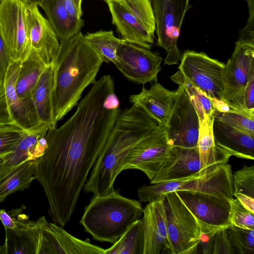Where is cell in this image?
<instances>
[{
    "label": "cell",
    "mask_w": 254,
    "mask_h": 254,
    "mask_svg": "<svg viewBox=\"0 0 254 254\" xmlns=\"http://www.w3.org/2000/svg\"><path fill=\"white\" fill-rule=\"evenodd\" d=\"M11 62L7 48L0 34V85L2 84L6 70Z\"/></svg>",
    "instance_id": "cell-42"
},
{
    "label": "cell",
    "mask_w": 254,
    "mask_h": 254,
    "mask_svg": "<svg viewBox=\"0 0 254 254\" xmlns=\"http://www.w3.org/2000/svg\"><path fill=\"white\" fill-rule=\"evenodd\" d=\"M25 23L31 48L47 65L56 56L60 42L50 24L38 6L25 3Z\"/></svg>",
    "instance_id": "cell-17"
},
{
    "label": "cell",
    "mask_w": 254,
    "mask_h": 254,
    "mask_svg": "<svg viewBox=\"0 0 254 254\" xmlns=\"http://www.w3.org/2000/svg\"><path fill=\"white\" fill-rule=\"evenodd\" d=\"M167 230L172 254H198L200 228L176 191L163 195Z\"/></svg>",
    "instance_id": "cell-6"
},
{
    "label": "cell",
    "mask_w": 254,
    "mask_h": 254,
    "mask_svg": "<svg viewBox=\"0 0 254 254\" xmlns=\"http://www.w3.org/2000/svg\"><path fill=\"white\" fill-rule=\"evenodd\" d=\"M53 68L51 63L42 72L31 97L40 122L56 127L53 107Z\"/></svg>",
    "instance_id": "cell-27"
},
{
    "label": "cell",
    "mask_w": 254,
    "mask_h": 254,
    "mask_svg": "<svg viewBox=\"0 0 254 254\" xmlns=\"http://www.w3.org/2000/svg\"><path fill=\"white\" fill-rule=\"evenodd\" d=\"M212 130L216 144L231 156L254 159V134L233 127L214 117Z\"/></svg>",
    "instance_id": "cell-23"
},
{
    "label": "cell",
    "mask_w": 254,
    "mask_h": 254,
    "mask_svg": "<svg viewBox=\"0 0 254 254\" xmlns=\"http://www.w3.org/2000/svg\"><path fill=\"white\" fill-rule=\"evenodd\" d=\"M4 126H5V125L0 123V128H1L2 127H4Z\"/></svg>",
    "instance_id": "cell-48"
},
{
    "label": "cell",
    "mask_w": 254,
    "mask_h": 254,
    "mask_svg": "<svg viewBox=\"0 0 254 254\" xmlns=\"http://www.w3.org/2000/svg\"><path fill=\"white\" fill-rule=\"evenodd\" d=\"M40 7L45 11L60 42L81 32L84 21L70 15L63 0H44Z\"/></svg>",
    "instance_id": "cell-26"
},
{
    "label": "cell",
    "mask_w": 254,
    "mask_h": 254,
    "mask_svg": "<svg viewBox=\"0 0 254 254\" xmlns=\"http://www.w3.org/2000/svg\"><path fill=\"white\" fill-rule=\"evenodd\" d=\"M246 209L254 213V198L241 194L233 195Z\"/></svg>",
    "instance_id": "cell-45"
},
{
    "label": "cell",
    "mask_w": 254,
    "mask_h": 254,
    "mask_svg": "<svg viewBox=\"0 0 254 254\" xmlns=\"http://www.w3.org/2000/svg\"><path fill=\"white\" fill-rule=\"evenodd\" d=\"M37 236L36 254H105V249L93 245L89 239L72 236L45 216L35 222Z\"/></svg>",
    "instance_id": "cell-10"
},
{
    "label": "cell",
    "mask_w": 254,
    "mask_h": 254,
    "mask_svg": "<svg viewBox=\"0 0 254 254\" xmlns=\"http://www.w3.org/2000/svg\"><path fill=\"white\" fill-rule=\"evenodd\" d=\"M47 65L32 49L28 57L21 62L15 90L22 98L31 97L33 90Z\"/></svg>",
    "instance_id": "cell-28"
},
{
    "label": "cell",
    "mask_w": 254,
    "mask_h": 254,
    "mask_svg": "<svg viewBox=\"0 0 254 254\" xmlns=\"http://www.w3.org/2000/svg\"><path fill=\"white\" fill-rule=\"evenodd\" d=\"M254 75V44L237 41L224 70V99L229 102Z\"/></svg>",
    "instance_id": "cell-16"
},
{
    "label": "cell",
    "mask_w": 254,
    "mask_h": 254,
    "mask_svg": "<svg viewBox=\"0 0 254 254\" xmlns=\"http://www.w3.org/2000/svg\"><path fill=\"white\" fill-rule=\"evenodd\" d=\"M229 222L237 227L254 229V213L246 209L237 198L229 200Z\"/></svg>",
    "instance_id": "cell-37"
},
{
    "label": "cell",
    "mask_w": 254,
    "mask_h": 254,
    "mask_svg": "<svg viewBox=\"0 0 254 254\" xmlns=\"http://www.w3.org/2000/svg\"><path fill=\"white\" fill-rule=\"evenodd\" d=\"M150 50L123 42L118 46L114 64L127 79L134 83L144 85L157 82L163 59Z\"/></svg>",
    "instance_id": "cell-12"
},
{
    "label": "cell",
    "mask_w": 254,
    "mask_h": 254,
    "mask_svg": "<svg viewBox=\"0 0 254 254\" xmlns=\"http://www.w3.org/2000/svg\"><path fill=\"white\" fill-rule=\"evenodd\" d=\"M177 90L171 91L154 82L149 88L129 96L132 104L141 108L159 125L165 127L172 111Z\"/></svg>",
    "instance_id": "cell-21"
},
{
    "label": "cell",
    "mask_w": 254,
    "mask_h": 254,
    "mask_svg": "<svg viewBox=\"0 0 254 254\" xmlns=\"http://www.w3.org/2000/svg\"><path fill=\"white\" fill-rule=\"evenodd\" d=\"M171 148L164 127L159 125L133 148L125 159L122 170H139L151 181L166 161Z\"/></svg>",
    "instance_id": "cell-14"
},
{
    "label": "cell",
    "mask_w": 254,
    "mask_h": 254,
    "mask_svg": "<svg viewBox=\"0 0 254 254\" xmlns=\"http://www.w3.org/2000/svg\"><path fill=\"white\" fill-rule=\"evenodd\" d=\"M213 118L206 117L200 124L197 145L200 162L199 176L209 173L221 164L227 163L231 156L215 142L212 130Z\"/></svg>",
    "instance_id": "cell-24"
},
{
    "label": "cell",
    "mask_w": 254,
    "mask_h": 254,
    "mask_svg": "<svg viewBox=\"0 0 254 254\" xmlns=\"http://www.w3.org/2000/svg\"><path fill=\"white\" fill-rule=\"evenodd\" d=\"M25 133L18 127L8 125L0 128V156L10 153L17 145Z\"/></svg>",
    "instance_id": "cell-38"
},
{
    "label": "cell",
    "mask_w": 254,
    "mask_h": 254,
    "mask_svg": "<svg viewBox=\"0 0 254 254\" xmlns=\"http://www.w3.org/2000/svg\"><path fill=\"white\" fill-rule=\"evenodd\" d=\"M179 66L182 74L212 100L214 107L223 101L225 64L203 52L187 50Z\"/></svg>",
    "instance_id": "cell-7"
},
{
    "label": "cell",
    "mask_w": 254,
    "mask_h": 254,
    "mask_svg": "<svg viewBox=\"0 0 254 254\" xmlns=\"http://www.w3.org/2000/svg\"><path fill=\"white\" fill-rule=\"evenodd\" d=\"M177 96L164 127L171 147H196L200 123L198 115L182 86L179 85Z\"/></svg>",
    "instance_id": "cell-11"
},
{
    "label": "cell",
    "mask_w": 254,
    "mask_h": 254,
    "mask_svg": "<svg viewBox=\"0 0 254 254\" xmlns=\"http://www.w3.org/2000/svg\"><path fill=\"white\" fill-rule=\"evenodd\" d=\"M103 0V1H105L106 2L107 1H108L109 0Z\"/></svg>",
    "instance_id": "cell-49"
},
{
    "label": "cell",
    "mask_w": 254,
    "mask_h": 254,
    "mask_svg": "<svg viewBox=\"0 0 254 254\" xmlns=\"http://www.w3.org/2000/svg\"><path fill=\"white\" fill-rule=\"evenodd\" d=\"M138 19L146 30L154 37L156 30L150 0H118Z\"/></svg>",
    "instance_id": "cell-34"
},
{
    "label": "cell",
    "mask_w": 254,
    "mask_h": 254,
    "mask_svg": "<svg viewBox=\"0 0 254 254\" xmlns=\"http://www.w3.org/2000/svg\"><path fill=\"white\" fill-rule=\"evenodd\" d=\"M36 160L27 161L0 179V202L10 194L28 188L35 179Z\"/></svg>",
    "instance_id": "cell-29"
},
{
    "label": "cell",
    "mask_w": 254,
    "mask_h": 254,
    "mask_svg": "<svg viewBox=\"0 0 254 254\" xmlns=\"http://www.w3.org/2000/svg\"><path fill=\"white\" fill-rule=\"evenodd\" d=\"M143 211L140 201L114 190L105 195H94L80 223L94 240L114 244L140 218Z\"/></svg>",
    "instance_id": "cell-4"
},
{
    "label": "cell",
    "mask_w": 254,
    "mask_h": 254,
    "mask_svg": "<svg viewBox=\"0 0 254 254\" xmlns=\"http://www.w3.org/2000/svg\"><path fill=\"white\" fill-rule=\"evenodd\" d=\"M159 126L136 105L121 112L84 185V191L94 195L114 191L115 181L129 153Z\"/></svg>",
    "instance_id": "cell-3"
},
{
    "label": "cell",
    "mask_w": 254,
    "mask_h": 254,
    "mask_svg": "<svg viewBox=\"0 0 254 254\" xmlns=\"http://www.w3.org/2000/svg\"><path fill=\"white\" fill-rule=\"evenodd\" d=\"M63 1L66 10L70 15L78 19L81 18L82 0H63Z\"/></svg>",
    "instance_id": "cell-43"
},
{
    "label": "cell",
    "mask_w": 254,
    "mask_h": 254,
    "mask_svg": "<svg viewBox=\"0 0 254 254\" xmlns=\"http://www.w3.org/2000/svg\"><path fill=\"white\" fill-rule=\"evenodd\" d=\"M200 162L197 147H171L168 158L151 184L198 176Z\"/></svg>",
    "instance_id": "cell-20"
},
{
    "label": "cell",
    "mask_w": 254,
    "mask_h": 254,
    "mask_svg": "<svg viewBox=\"0 0 254 254\" xmlns=\"http://www.w3.org/2000/svg\"><path fill=\"white\" fill-rule=\"evenodd\" d=\"M3 0H0V4H1V3L2 2Z\"/></svg>",
    "instance_id": "cell-50"
},
{
    "label": "cell",
    "mask_w": 254,
    "mask_h": 254,
    "mask_svg": "<svg viewBox=\"0 0 254 254\" xmlns=\"http://www.w3.org/2000/svg\"><path fill=\"white\" fill-rule=\"evenodd\" d=\"M227 231L236 254H254V229L230 225Z\"/></svg>",
    "instance_id": "cell-35"
},
{
    "label": "cell",
    "mask_w": 254,
    "mask_h": 254,
    "mask_svg": "<svg viewBox=\"0 0 254 254\" xmlns=\"http://www.w3.org/2000/svg\"><path fill=\"white\" fill-rule=\"evenodd\" d=\"M25 3L19 0H3L0 4V34L12 62L25 60L31 51L27 34Z\"/></svg>",
    "instance_id": "cell-13"
},
{
    "label": "cell",
    "mask_w": 254,
    "mask_h": 254,
    "mask_svg": "<svg viewBox=\"0 0 254 254\" xmlns=\"http://www.w3.org/2000/svg\"><path fill=\"white\" fill-rule=\"evenodd\" d=\"M84 37L103 62L115 64L117 48L120 43L124 42L123 39L116 37L112 30L87 33Z\"/></svg>",
    "instance_id": "cell-32"
},
{
    "label": "cell",
    "mask_w": 254,
    "mask_h": 254,
    "mask_svg": "<svg viewBox=\"0 0 254 254\" xmlns=\"http://www.w3.org/2000/svg\"><path fill=\"white\" fill-rule=\"evenodd\" d=\"M122 111L115 84L102 76L59 127H50L47 148L36 160L35 179L45 191L48 213L64 227L76 207L80 193Z\"/></svg>",
    "instance_id": "cell-1"
},
{
    "label": "cell",
    "mask_w": 254,
    "mask_h": 254,
    "mask_svg": "<svg viewBox=\"0 0 254 254\" xmlns=\"http://www.w3.org/2000/svg\"><path fill=\"white\" fill-rule=\"evenodd\" d=\"M232 174L230 165L224 163L202 176L143 186L138 189L137 194L142 202H150L167 192L179 190L205 193L229 200L233 198Z\"/></svg>",
    "instance_id": "cell-5"
},
{
    "label": "cell",
    "mask_w": 254,
    "mask_h": 254,
    "mask_svg": "<svg viewBox=\"0 0 254 254\" xmlns=\"http://www.w3.org/2000/svg\"><path fill=\"white\" fill-rule=\"evenodd\" d=\"M189 0H151L157 45L165 50L164 64H178L181 55L177 46L185 14L190 7Z\"/></svg>",
    "instance_id": "cell-8"
},
{
    "label": "cell",
    "mask_w": 254,
    "mask_h": 254,
    "mask_svg": "<svg viewBox=\"0 0 254 254\" xmlns=\"http://www.w3.org/2000/svg\"><path fill=\"white\" fill-rule=\"evenodd\" d=\"M227 103L237 109L254 114V75L251 77L240 92Z\"/></svg>",
    "instance_id": "cell-39"
},
{
    "label": "cell",
    "mask_w": 254,
    "mask_h": 254,
    "mask_svg": "<svg viewBox=\"0 0 254 254\" xmlns=\"http://www.w3.org/2000/svg\"><path fill=\"white\" fill-rule=\"evenodd\" d=\"M143 254H172L169 240L163 195L148 202L143 211Z\"/></svg>",
    "instance_id": "cell-18"
},
{
    "label": "cell",
    "mask_w": 254,
    "mask_h": 254,
    "mask_svg": "<svg viewBox=\"0 0 254 254\" xmlns=\"http://www.w3.org/2000/svg\"><path fill=\"white\" fill-rule=\"evenodd\" d=\"M21 62L9 64L0 85V123L15 125L26 130L41 122L31 97L22 98L16 92Z\"/></svg>",
    "instance_id": "cell-9"
},
{
    "label": "cell",
    "mask_w": 254,
    "mask_h": 254,
    "mask_svg": "<svg viewBox=\"0 0 254 254\" xmlns=\"http://www.w3.org/2000/svg\"><path fill=\"white\" fill-rule=\"evenodd\" d=\"M0 220L5 229H13L17 226L15 219L4 209H0Z\"/></svg>",
    "instance_id": "cell-44"
},
{
    "label": "cell",
    "mask_w": 254,
    "mask_h": 254,
    "mask_svg": "<svg viewBox=\"0 0 254 254\" xmlns=\"http://www.w3.org/2000/svg\"><path fill=\"white\" fill-rule=\"evenodd\" d=\"M233 195L239 193L254 198V166L245 165L232 174Z\"/></svg>",
    "instance_id": "cell-36"
},
{
    "label": "cell",
    "mask_w": 254,
    "mask_h": 254,
    "mask_svg": "<svg viewBox=\"0 0 254 254\" xmlns=\"http://www.w3.org/2000/svg\"><path fill=\"white\" fill-rule=\"evenodd\" d=\"M103 63L81 32L60 42L51 62L53 107L56 123L77 105L84 90L95 83Z\"/></svg>",
    "instance_id": "cell-2"
},
{
    "label": "cell",
    "mask_w": 254,
    "mask_h": 254,
    "mask_svg": "<svg viewBox=\"0 0 254 254\" xmlns=\"http://www.w3.org/2000/svg\"><path fill=\"white\" fill-rule=\"evenodd\" d=\"M5 156H0V172L1 171V168L2 167L3 163V157Z\"/></svg>",
    "instance_id": "cell-47"
},
{
    "label": "cell",
    "mask_w": 254,
    "mask_h": 254,
    "mask_svg": "<svg viewBox=\"0 0 254 254\" xmlns=\"http://www.w3.org/2000/svg\"><path fill=\"white\" fill-rule=\"evenodd\" d=\"M199 226L200 236L198 245V254H212L214 235L221 229L202 224H199Z\"/></svg>",
    "instance_id": "cell-40"
},
{
    "label": "cell",
    "mask_w": 254,
    "mask_h": 254,
    "mask_svg": "<svg viewBox=\"0 0 254 254\" xmlns=\"http://www.w3.org/2000/svg\"><path fill=\"white\" fill-rule=\"evenodd\" d=\"M143 221L142 218H139L127 228L112 247L105 249V254H143Z\"/></svg>",
    "instance_id": "cell-30"
},
{
    "label": "cell",
    "mask_w": 254,
    "mask_h": 254,
    "mask_svg": "<svg viewBox=\"0 0 254 254\" xmlns=\"http://www.w3.org/2000/svg\"><path fill=\"white\" fill-rule=\"evenodd\" d=\"M112 16V23L125 42L150 49L154 37L138 19L118 0L106 2Z\"/></svg>",
    "instance_id": "cell-22"
},
{
    "label": "cell",
    "mask_w": 254,
    "mask_h": 254,
    "mask_svg": "<svg viewBox=\"0 0 254 254\" xmlns=\"http://www.w3.org/2000/svg\"><path fill=\"white\" fill-rule=\"evenodd\" d=\"M26 4H33L41 6L44 0H19Z\"/></svg>",
    "instance_id": "cell-46"
},
{
    "label": "cell",
    "mask_w": 254,
    "mask_h": 254,
    "mask_svg": "<svg viewBox=\"0 0 254 254\" xmlns=\"http://www.w3.org/2000/svg\"><path fill=\"white\" fill-rule=\"evenodd\" d=\"M50 127L49 125L41 122L25 130L23 136L16 147L3 157L0 179L23 162L37 159L42 156L47 148L45 137Z\"/></svg>",
    "instance_id": "cell-19"
},
{
    "label": "cell",
    "mask_w": 254,
    "mask_h": 254,
    "mask_svg": "<svg viewBox=\"0 0 254 254\" xmlns=\"http://www.w3.org/2000/svg\"><path fill=\"white\" fill-rule=\"evenodd\" d=\"M15 219L17 226L5 229V241L0 246V254H36L37 236L35 222Z\"/></svg>",
    "instance_id": "cell-25"
},
{
    "label": "cell",
    "mask_w": 254,
    "mask_h": 254,
    "mask_svg": "<svg viewBox=\"0 0 254 254\" xmlns=\"http://www.w3.org/2000/svg\"><path fill=\"white\" fill-rule=\"evenodd\" d=\"M228 105V108L226 111L214 110L213 117L233 127L254 134V114L244 112Z\"/></svg>",
    "instance_id": "cell-33"
},
{
    "label": "cell",
    "mask_w": 254,
    "mask_h": 254,
    "mask_svg": "<svg viewBox=\"0 0 254 254\" xmlns=\"http://www.w3.org/2000/svg\"><path fill=\"white\" fill-rule=\"evenodd\" d=\"M227 228H223L215 233L212 254H236L230 242Z\"/></svg>",
    "instance_id": "cell-41"
},
{
    "label": "cell",
    "mask_w": 254,
    "mask_h": 254,
    "mask_svg": "<svg viewBox=\"0 0 254 254\" xmlns=\"http://www.w3.org/2000/svg\"><path fill=\"white\" fill-rule=\"evenodd\" d=\"M170 78L183 88L198 115L200 124L206 117H213L214 111L213 104L205 94L188 80L180 70L171 76Z\"/></svg>",
    "instance_id": "cell-31"
},
{
    "label": "cell",
    "mask_w": 254,
    "mask_h": 254,
    "mask_svg": "<svg viewBox=\"0 0 254 254\" xmlns=\"http://www.w3.org/2000/svg\"><path fill=\"white\" fill-rule=\"evenodd\" d=\"M198 224L222 229L229 222V200L211 194L187 190L176 191Z\"/></svg>",
    "instance_id": "cell-15"
}]
</instances>
